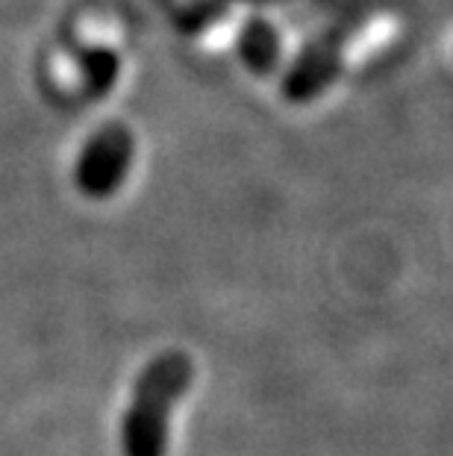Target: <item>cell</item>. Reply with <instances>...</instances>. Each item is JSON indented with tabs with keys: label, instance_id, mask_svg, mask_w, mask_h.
<instances>
[{
	"label": "cell",
	"instance_id": "6da1fadb",
	"mask_svg": "<svg viewBox=\"0 0 453 456\" xmlns=\"http://www.w3.org/2000/svg\"><path fill=\"white\" fill-rule=\"evenodd\" d=\"M191 383L195 362L182 351H166L142 368L121 419V456H168L171 415Z\"/></svg>",
	"mask_w": 453,
	"mask_h": 456
},
{
	"label": "cell",
	"instance_id": "7a4b0ae2",
	"mask_svg": "<svg viewBox=\"0 0 453 456\" xmlns=\"http://www.w3.org/2000/svg\"><path fill=\"white\" fill-rule=\"evenodd\" d=\"M362 27V18H342L333 27H327L324 33H318L301 53L295 56V62L288 65L283 74L279 92L288 103H310L330 89L336 77L342 74L344 51L353 42L356 30Z\"/></svg>",
	"mask_w": 453,
	"mask_h": 456
},
{
	"label": "cell",
	"instance_id": "3957f363",
	"mask_svg": "<svg viewBox=\"0 0 453 456\" xmlns=\"http://www.w3.org/2000/svg\"><path fill=\"white\" fill-rule=\"evenodd\" d=\"M136 157V139L127 124L109 121L94 130L77 153L74 186L83 198L106 200L118 195Z\"/></svg>",
	"mask_w": 453,
	"mask_h": 456
},
{
	"label": "cell",
	"instance_id": "277c9868",
	"mask_svg": "<svg viewBox=\"0 0 453 456\" xmlns=\"http://www.w3.org/2000/svg\"><path fill=\"white\" fill-rule=\"evenodd\" d=\"M236 53L250 74L256 77L274 74L279 60H283V42H279L277 27L271 21H265V18L250 15L242 24V30H239Z\"/></svg>",
	"mask_w": 453,
	"mask_h": 456
},
{
	"label": "cell",
	"instance_id": "5b68a950",
	"mask_svg": "<svg viewBox=\"0 0 453 456\" xmlns=\"http://www.w3.org/2000/svg\"><path fill=\"white\" fill-rule=\"evenodd\" d=\"M77 71L85 98L103 101L121 80V53L109 45H89L77 56Z\"/></svg>",
	"mask_w": 453,
	"mask_h": 456
},
{
	"label": "cell",
	"instance_id": "8992f818",
	"mask_svg": "<svg viewBox=\"0 0 453 456\" xmlns=\"http://www.w3.org/2000/svg\"><path fill=\"white\" fill-rule=\"evenodd\" d=\"M221 15L218 0H191L177 12V27L182 33H200Z\"/></svg>",
	"mask_w": 453,
	"mask_h": 456
}]
</instances>
